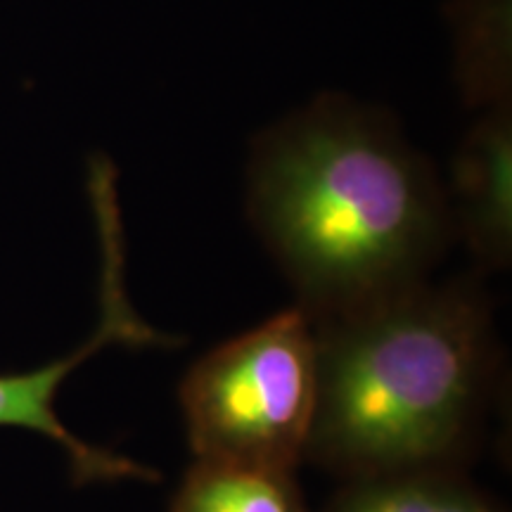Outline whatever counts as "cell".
<instances>
[{
    "label": "cell",
    "mask_w": 512,
    "mask_h": 512,
    "mask_svg": "<svg viewBox=\"0 0 512 512\" xmlns=\"http://www.w3.org/2000/svg\"><path fill=\"white\" fill-rule=\"evenodd\" d=\"M247 214L313 318L425 283L453 216L389 112L325 93L256 138Z\"/></svg>",
    "instance_id": "obj_1"
},
{
    "label": "cell",
    "mask_w": 512,
    "mask_h": 512,
    "mask_svg": "<svg viewBox=\"0 0 512 512\" xmlns=\"http://www.w3.org/2000/svg\"><path fill=\"white\" fill-rule=\"evenodd\" d=\"M316 320L318 403L306 458L347 479L453 467L491 382V302L472 278L420 283Z\"/></svg>",
    "instance_id": "obj_2"
},
{
    "label": "cell",
    "mask_w": 512,
    "mask_h": 512,
    "mask_svg": "<svg viewBox=\"0 0 512 512\" xmlns=\"http://www.w3.org/2000/svg\"><path fill=\"white\" fill-rule=\"evenodd\" d=\"M318 403V332L304 306L211 349L181 384L195 460L294 472Z\"/></svg>",
    "instance_id": "obj_3"
},
{
    "label": "cell",
    "mask_w": 512,
    "mask_h": 512,
    "mask_svg": "<svg viewBox=\"0 0 512 512\" xmlns=\"http://www.w3.org/2000/svg\"><path fill=\"white\" fill-rule=\"evenodd\" d=\"M100 219L107 259L105 280H102V320L98 330L74 354L57 358V361H50L41 368L24 370V373L0 375V427L31 430L60 446L67 456L69 475L79 486L126 482V479L157 482V470L107 451V448L88 444L74 432H69L55 411L57 394H60V387L67 382V377L110 344H128V347H171V344H178L174 337H166L164 332L150 328L128 302L117 207H102Z\"/></svg>",
    "instance_id": "obj_4"
},
{
    "label": "cell",
    "mask_w": 512,
    "mask_h": 512,
    "mask_svg": "<svg viewBox=\"0 0 512 512\" xmlns=\"http://www.w3.org/2000/svg\"><path fill=\"white\" fill-rule=\"evenodd\" d=\"M453 228L482 268H503L512 252V107L477 112L453 157L448 195Z\"/></svg>",
    "instance_id": "obj_5"
},
{
    "label": "cell",
    "mask_w": 512,
    "mask_h": 512,
    "mask_svg": "<svg viewBox=\"0 0 512 512\" xmlns=\"http://www.w3.org/2000/svg\"><path fill=\"white\" fill-rule=\"evenodd\" d=\"M512 0H451L456 79L465 105L486 112L510 107Z\"/></svg>",
    "instance_id": "obj_6"
},
{
    "label": "cell",
    "mask_w": 512,
    "mask_h": 512,
    "mask_svg": "<svg viewBox=\"0 0 512 512\" xmlns=\"http://www.w3.org/2000/svg\"><path fill=\"white\" fill-rule=\"evenodd\" d=\"M323 512H503L453 467L347 479Z\"/></svg>",
    "instance_id": "obj_7"
},
{
    "label": "cell",
    "mask_w": 512,
    "mask_h": 512,
    "mask_svg": "<svg viewBox=\"0 0 512 512\" xmlns=\"http://www.w3.org/2000/svg\"><path fill=\"white\" fill-rule=\"evenodd\" d=\"M171 512H309L294 472L195 460Z\"/></svg>",
    "instance_id": "obj_8"
}]
</instances>
